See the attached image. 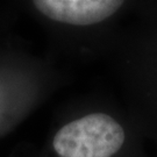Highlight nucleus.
Instances as JSON below:
<instances>
[{"instance_id":"1","label":"nucleus","mask_w":157,"mask_h":157,"mask_svg":"<svg viewBox=\"0 0 157 157\" xmlns=\"http://www.w3.org/2000/svg\"><path fill=\"white\" fill-rule=\"evenodd\" d=\"M124 140V128L111 115L93 113L63 126L52 147L59 157H112Z\"/></svg>"},{"instance_id":"2","label":"nucleus","mask_w":157,"mask_h":157,"mask_svg":"<svg viewBox=\"0 0 157 157\" xmlns=\"http://www.w3.org/2000/svg\"><path fill=\"white\" fill-rule=\"evenodd\" d=\"M34 6L54 21L89 26L112 17L122 6L117 0H35Z\"/></svg>"}]
</instances>
